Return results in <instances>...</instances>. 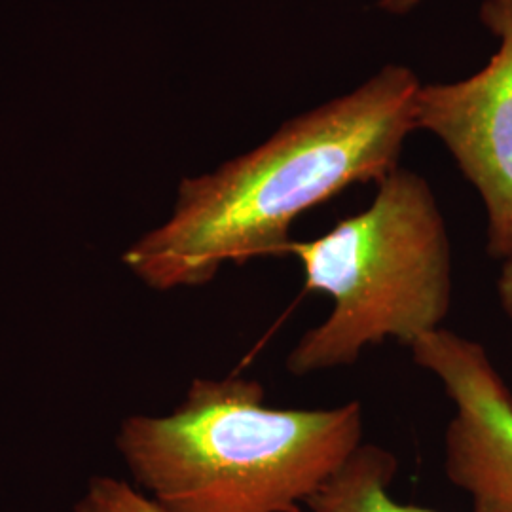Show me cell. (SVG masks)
Returning a JSON list of instances; mask_svg holds the SVG:
<instances>
[{
  "label": "cell",
  "mask_w": 512,
  "mask_h": 512,
  "mask_svg": "<svg viewBox=\"0 0 512 512\" xmlns=\"http://www.w3.org/2000/svg\"><path fill=\"white\" fill-rule=\"evenodd\" d=\"M420 88L410 69L387 65L359 90L283 124L264 145L184 179L173 215L122 262L164 293L205 285L224 264L285 255L300 215L399 167Z\"/></svg>",
  "instance_id": "1"
},
{
  "label": "cell",
  "mask_w": 512,
  "mask_h": 512,
  "mask_svg": "<svg viewBox=\"0 0 512 512\" xmlns=\"http://www.w3.org/2000/svg\"><path fill=\"white\" fill-rule=\"evenodd\" d=\"M363 444L359 401L272 408L249 378L194 380L167 416H131L116 448L167 512H302Z\"/></svg>",
  "instance_id": "2"
},
{
  "label": "cell",
  "mask_w": 512,
  "mask_h": 512,
  "mask_svg": "<svg viewBox=\"0 0 512 512\" xmlns=\"http://www.w3.org/2000/svg\"><path fill=\"white\" fill-rule=\"evenodd\" d=\"M304 268L311 293L332 300L327 319L306 330L287 370L308 376L353 365L370 346H412L442 329L452 306V249L429 183L395 167L365 211L311 241H291L285 255Z\"/></svg>",
  "instance_id": "3"
},
{
  "label": "cell",
  "mask_w": 512,
  "mask_h": 512,
  "mask_svg": "<svg viewBox=\"0 0 512 512\" xmlns=\"http://www.w3.org/2000/svg\"><path fill=\"white\" fill-rule=\"evenodd\" d=\"M482 23L499 38L488 65L456 84L421 86L416 129L450 150L486 209L488 253H512V0H484Z\"/></svg>",
  "instance_id": "4"
},
{
  "label": "cell",
  "mask_w": 512,
  "mask_h": 512,
  "mask_svg": "<svg viewBox=\"0 0 512 512\" xmlns=\"http://www.w3.org/2000/svg\"><path fill=\"white\" fill-rule=\"evenodd\" d=\"M454 404L444 435V469L473 512H512V391L488 351L439 329L410 346Z\"/></svg>",
  "instance_id": "5"
},
{
  "label": "cell",
  "mask_w": 512,
  "mask_h": 512,
  "mask_svg": "<svg viewBox=\"0 0 512 512\" xmlns=\"http://www.w3.org/2000/svg\"><path fill=\"white\" fill-rule=\"evenodd\" d=\"M399 461L376 444H361L302 512H435L391 497Z\"/></svg>",
  "instance_id": "6"
},
{
  "label": "cell",
  "mask_w": 512,
  "mask_h": 512,
  "mask_svg": "<svg viewBox=\"0 0 512 512\" xmlns=\"http://www.w3.org/2000/svg\"><path fill=\"white\" fill-rule=\"evenodd\" d=\"M73 512H167L148 495L112 476H93Z\"/></svg>",
  "instance_id": "7"
},
{
  "label": "cell",
  "mask_w": 512,
  "mask_h": 512,
  "mask_svg": "<svg viewBox=\"0 0 512 512\" xmlns=\"http://www.w3.org/2000/svg\"><path fill=\"white\" fill-rule=\"evenodd\" d=\"M497 296L501 310L512 325V253L501 260V272L497 277Z\"/></svg>",
  "instance_id": "8"
},
{
  "label": "cell",
  "mask_w": 512,
  "mask_h": 512,
  "mask_svg": "<svg viewBox=\"0 0 512 512\" xmlns=\"http://www.w3.org/2000/svg\"><path fill=\"white\" fill-rule=\"evenodd\" d=\"M420 0H380V6L391 14H404L414 8Z\"/></svg>",
  "instance_id": "9"
}]
</instances>
